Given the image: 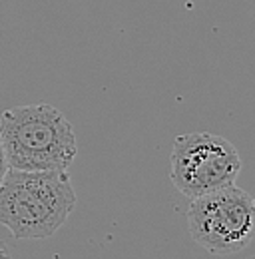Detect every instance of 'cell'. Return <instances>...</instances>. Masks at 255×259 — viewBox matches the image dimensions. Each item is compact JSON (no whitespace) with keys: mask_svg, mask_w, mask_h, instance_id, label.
<instances>
[{"mask_svg":"<svg viewBox=\"0 0 255 259\" xmlns=\"http://www.w3.org/2000/svg\"><path fill=\"white\" fill-rule=\"evenodd\" d=\"M0 169L2 171H6L8 167H6V162H4V152H2V140H0Z\"/></svg>","mask_w":255,"mask_h":259,"instance_id":"cell-6","label":"cell"},{"mask_svg":"<svg viewBox=\"0 0 255 259\" xmlns=\"http://www.w3.org/2000/svg\"><path fill=\"white\" fill-rule=\"evenodd\" d=\"M245 259H255V255H251V257H245Z\"/></svg>","mask_w":255,"mask_h":259,"instance_id":"cell-8","label":"cell"},{"mask_svg":"<svg viewBox=\"0 0 255 259\" xmlns=\"http://www.w3.org/2000/svg\"><path fill=\"white\" fill-rule=\"evenodd\" d=\"M2 176H4V171H2V169H0V180H2Z\"/></svg>","mask_w":255,"mask_h":259,"instance_id":"cell-7","label":"cell"},{"mask_svg":"<svg viewBox=\"0 0 255 259\" xmlns=\"http://www.w3.org/2000/svg\"><path fill=\"white\" fill-rule=\"evenodd\" d=\"M6 167L24 171H66L78 154L76 134L50 104L16 106L0 116Z\"/></svg>","mask_w":255,"mask_h":259,"instance_id":"cell-2","label":"cell"},{"mask_svg":"<svg viewBox=\"0 0 255 259\" xmlns=\"http://www.w3.org/2000/svg\"><path fill=\"white\" fill-rule=\"evenodd\" d=\"M76 207L68 171L8 167L0 180V224L16 239H44L66 224Z\"/></svg>","mask_w":255,"mask_h":259,"instance_id":"cell-1","label":"cell"},{"mask_svg":"<svg viewBox=\"0 0 255 259\" xmlns=\"http://www.w3.org/2000/svg\"><path fill=\"white\" fill-rule=\"evenodd\" d=\"M188 229L209 253L243 251L255 237V197L235 186L195 197L188 209Z\"/></svg>","mask_w":255,"mask_h":259,"instance_id":"cell-4","label":"cell"},{"mask_svg":"<svg viewBox=\"0 0 255 259\" xmlns=\"http://www.w3.org/2000/svg\"><path fill=\"white\" fill-rule=\"evenodd\" d=\"M239 171V152L222 136L193 132L174 142L169 180L180 194L190 199L235 186Z\"/></svg>","mask_w":255,"mask_h":259,"instance_id":"cell-3","label":"cell"},{"mask_svg":"<svg viewBox=\"0 0 255 259\" xmlns=\"http://www.w3.org/2000/svg\"><path fill=\"white\" fill-rule=\"evenodd\" d=\"M0 259H12V255L8 253V249H6V245L0 241Z\"/></svg>","mask_w":255,"mask_h":259,"instance_id":"cell-5","label":"cell"}]
</instances>
